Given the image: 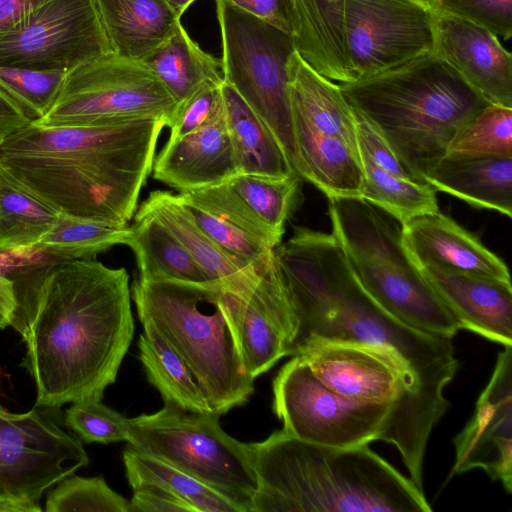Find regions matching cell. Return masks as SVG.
<instances>
[{
	"instance_id": "1",
	"label": "cell",
	"mask_w": 512,
	"mask_h": 512,
	"mask_svg": "<svg viewBox=\"0 0 512 512\" xmlns=\"http://www.w3.org/2000/svg\"><path fill=\"white\" fill-rule=\"evenodd\" d=\"M32 321L21 366L36 405L102 400L134 335L129 275L90 259L54 261L31 271Z\"/></svg>"
},
{
	"instance_id": "2",
	"label": "cell",
	"mask_w": 512,
	"mask_h": 512,
	"mask_svg": "<svg viewBox=\"0 0 512 512\" xmlns=\"http://www.w3.org/2000/svg\"><path fill=\"white\" fill-rule=\"evenodd\" d=\"M296 335L288 356L307 341H346L380 348L408 374L424 404L439 418L445 387L459 364L451 338L412 328L389 314L362 287L332 234L297 227L275 250Z\"/></svg>"
},
{
	"instance_id": "3",
	"label": "cell",
	"mask_w": 512,
	"mask_h": 512,
	"mask_svg": "<svg viewBox=\"0 0 512 512\" xmlns=\"http://www.w3.org/2000/svg\"><path fill=\"white\" fill-rule=\"evenodd\" d=\"M165 126L157 118L67 127L30 122L0 140V165L61 212L127 225Z\"/></svg>"
},
{
	"instance_id": "4",
	"label": "cell",
	"mask_w": 512,
	"mask_h": 512,
	"mask_svg": "<svg viewBox=\"0 0 512 512\" xmlns=\"http://www.w3.org/2000/svg\"><path fill=\"white\" fill-rule=\"evenodd\" d=\"M250 512H430L410 478L369 448L307 442L283 430L249 443Z\"/></svg>"
},
{
	"instance_id": "5",
	"label": "cell",
	"mask_w": 512,
	"mask_h": 512,
	"mask_svg": "<svg viewBox=\"0 0 512 512\" xmlns=\"http://www.w3.org/2000/svg\"><path fill=\"white\" fill-rule=\"evenodd\" d=\"M339 86L349 105L423 180L455 135L490 105L433 52Z\"/></svg>"
},
{
	"instance_id": "6",
	"label": "cell",
	"mask_w": 512,
	"mask_h": 512,
	"mask_svg": "<svg viewBox=\"0 0 512 512\" xmlns=\"http://www.w3.org/2000/svg\"><path fill=\"white\" fill-rule=\"evenodd\" d=\"M222 290L216 281L139 278L131 287L142 325L152 327L183 360L220 416L244 405L254 392L223 312Z\"/></svg>"
},
{
	"instance_id": "7",
	"label": "cell",
	"mask_w": 512,
	"mask_h": 512,
	"mask_svg": "<svg viewBox=\"0 0 512 512\" xmlns=\"http://www.w3.org/2000/svg\"><path fill=\"white\" fill-rule=\"evenodd\" d=\"M332 235L365 291L400 322L452 338L461 329L402 243L401 224L362 198H329Z\"/></svg>"
},
{
	"instance_id": "8",
	"label": "cell",
	"mask_w": 512,
	"mask_h": 512,
	"mask_svg": "<svg viewBox=\"0 0 512 512\" xmlns=\"http://www.w3.org/2000/svg\"><path fill=\"white\" fill-rule=\"evenodd\" d=\"M219 418L164 405L155 413L128 418V446L189 474L250 512L257 478L249 443L228 435Z\"/></svg>"
},
{
	"instance_id": "9",
	"label": "cell",
	"mask_w": 512,
	"mask_h": 512,
	"mask_svg": "<svg viewBox=\"0 0 512 512\" xmlns=\"http://www.w3.org/2000/svg\"><path fill=\"white\" fill-rule=\"evenodd\" d=\"M221 30L223 81L265 122L294 171L303 178L295 141L288 87V61L294 40L282 30L227 0H215Z\"/></svg>"
},
{
	"instance_id": "10",
	"label": "cell",
	"mask_w": 512,
	"mask_h": 512,
	"mask_svg": "<svg viewBox=\"0 0 512 512\" xmlns=\"http://www.w3.org/2000/svg\"><path fill=\"white\" fill-rule=\"evenodd\" d=\"M177 106L144 62L110 52L68 70L53 103L34 123L67 127L157 118L169 126Z\"/></svg>"
},
{
	"instance_id": "11",
	"label": "cell",
	"mask_w": 512,
	"mask_h": 512,
	"mask_svg": "<svg viewBox=\"0 0 512 512\" xmlns=\"http://www.w3.org/2000/svg\"><path fill=\"white\" fill-rule=\"evenodd\" d=\"M89 461L59 408L15 414L0 404V512L42 511L43 494Z\"/></svg>"
},
{
	"instance_id": "12",
	"label": "cell",
	"mask_w": 512,
	"mask_h": 512,
	"mask_svg": "<svg viewBox=\"0 0 512 512\" xmlns=\"http://www.w3.org/2000/svg\"><path fill=\"white\" fill-rule=\"evenodd\" d=\"M272 390L282 430L296 438L334 447L392 444L390 406L358 403L331 391L298 356L281 367Z\"/></svg>"
},
{
	"instance_id": "13",
	"label": "cell",
	"mask_w": 512,
	"mask_h": 512,
	"mask_svg": "<svg viewBox=\"0 0 512 512\" xmlns=\"http://www.w3.org/2000/svg\"><path fill=\"white\" fill-rule=\"evenodd\" d=\"M110 52L97 0H45L0 40V65L67 72Z\"/></svg>"
},
{
	"instance_id": "14",
	"label": "cell",
	"mask_w": 512,
	"mask_h": 512,
	"mask_svg": "<svg viewBox=\"0 0 512 512\" xmlns=\"http://www.w3.org/2000/svg\"><path fill=\"white\" fill-rule=\"evenodd\" d=\"M344 33L354 80L434 49V14L418 0H344Z\"/></svg>"
},
{
	"instance_id": "15",
	"label": "cell",
	"mask_w": 512,
	"mask_h": 512,
	"mask_svg": "<svg viewBox=\"0 0 512 512\" xmlns=\"http://www.w3.org/2000/svg\"><path fill=\"white\" fill-rule=\"evenodd\" d=\"M452 474L481 468L512 492V346H504L471 419L454 438Z\"/></svg>"
},
{
	"instance_id": "16",
	"label": "cell",
	"mask_w": 512,
	"mask_h": 512,
	"mask_svg": "<svg viewBox=\"0 0 512 512\" xmlns=\"http://www.w3.org/2000/svg\"><path fill=\"white\" fill-rule=\"evenodd\" d=\"M433 14V53L490 104L512 108V55L498 37L472 22Z\"/></svg>"
},
{
	"instance_id": "17",
	"label": "cell",
	"mask_w": 512,
	"mask_h": 512,
	"mask_svg": "<svg viewBox=\"0 0 512 512\" xmlns=\"http://www.w3.org/2000/svg\"><path fill=\"white\" fill-rule=\"evenodd\" d=\"M178 195L200 227L245 267L258 270L281 242L227 182Z\"/></svg>"
},
{
	"instance_id": "18",
	"label": "cell",
	"mask_w": 512,
	"mask_h": 512,
	"mask_svg": "<svg viewBox=\"0 0 512 512\" xmlns=\"http://www.w3.org/2000/svg\"><path fill=\"white\" fill-rule=\"evenodd\" d=\"M401 231L403 246L418 268L434 267L511 282L505 262L440 211L413 218L401 225Z\"/></svg>"
},
{
	"instance_id": "19",
	"label": "cell",
	"mask_w": 512,
	"mask_h": 512,
	"mask_svg": "<svg viewBox=\"0 0 512 512\" xmlns=\"http://www.w3.org/2000/svg\"><path fill=\"white\" fill-rule=\"evenodd\" d=\"M419 269L462 329L512 346L511 282L434 267Z\"/></svg>"
},
{
	"instance_id": "20",
	"label": "cell",
	"mask_w": 512,
	"mask_h": 512,
	"mask_svg": "<svg viewBox=\"0 0 512 512\" xmlns=\"http://www.w3.org/2000/svg\"><path fill=\"white\" fill-rule=\"evenodd\" d=\"M153 178L181 191L227 182L237 168L224 113L207 125L167 140L154 158Z\"/></svg>"
},
{
	"instance_id": "21",
	"label": "cell",
	"mask_w": 512,
	"mask_h": 512,
	"mask_svg": "<svg viewBox=\"0 0 512 512\" xmlns=\"http://www.w3.org/2000/svg\"><path fill=\"white\" fill-rule=\"evenodd\" d=\"M423 178L435 191L512 215V156L447 152Z\"/></svg>"
},
{
	"instance_id": "22",
	"label": "cell",
	"mask_w": 512,
	"mask_h": 512,
	"mask_svg": "<svg viewBox=\"0 0 512 512\" xmlns=\"http://www.w3.org/2000/svg\"><path fill=\"white\" fill-rule=\"evenodd\" d=\"M141 208L153 214L182 243L208 277L224 290L246 295L255 285L258 270L243 266L226 253L196 222L178 194L155 190Z\"/></svg>"
},
{
	"instance_id": "23",
	"label": "cell",
	"mask_w": 512,
	"mask_h": 512,
	"mask_svg": "<svg viewBox=\"0 0 512 512\" xmlns=\"http://www.w3.org/2000/svg\"><path fill=\"white\" fill-rule=\"evenodd\" d=\"M292 119L303 179L328 198H361L364 173L359 150L315 132L295 115Z\"/></svg>"
},
{
	"instance_id": "24",
	"label": "cell",
	"mask_w": 512,
	"mask_h": 512,
	"mask_svg": "<svg viewBox=\"0 0 512 512\" xmlns=\"http://www.w3.org/2000/svg\"><path fill=\"white\" fill-rule=\"evenodd\" d=\"M115 54L144 61L180 21L164 0H97Z\"/></svg>"
},
{
	"instance_id": "25",
	"label": "cell",
	"mask_w": 512,
	"mask_h": 512,
	"mask_svg": "<svg viewBox=\"0 0 512 512\" xmlns=\"http://www.w3.org/2000/svg\"><path fill=\"white\" fill-rule=\"evenodd\" d=\"M296 10V52L324 77L339 83L353 81L346 53L344 0H296Z\"/></svg>"
},
{
	"instance_id": "26",
	"label": "cell",
	"mask_w": 512,
	"mask_h": 512,
	"mask_svg": "<svg viewBox=\"0 0 512 512\" xmlns=\"http://www.w3.org/2000/svg\"><path fill=\"white\" fill-rule=\"evenodd\" d=\"M225 120L238 174H297L265 122L228 83L222 82Z\"/></svg>"
},
{
	"instance_id": "27",
	"label": "cell",
	"mask_w": 512,
	"mask_h": 512,
	"mask_svg": "<svg viewBox=\"0 0 512 512\" xmlns=\"http://www.w3.org/2000/svg\"><path fill=\"white\" fill-rule=\"evenodd\" d=\"M128 246L134 251L139 279L211 282L177 237L153 214L139 208Z\"/></svg>"
},
{
	"instance_id": "28",
	"label": "cell",
	"mask_w": 512,
	"mask_h": 512,
	"mask_svg": "<svg viewBox=\"0 0 512 512\" xmlns=\"http://www.w3.org/2000/svg\"><path fill=\"white\" fill-rule=\"evenodd\" d=\"M221 305L245 372L253 379L288 356L287 339L276 321L246 298L222 290Z\"/></svg>"
},
{
	"instance_id": "29",
	"label": "cell",
	"mask_w": 512,
	"mask_h": 512,
	"mask_svg": "<svg viewBox=\"0 0 512 512\" xmlns=\"http://www.w3.org/2000/svg\"><path fill=\"white\" fill-rule=\"evenodd\" d=\"M61 211L0 165V251L31 250Z\"/></svg>"
},
{
	"instance_id": "30",
	"label": "cell",
	"mask_w": 512,
	"mask_h": 512,
	"mask_svg": "<svg viewBox=\"0 0 512 512\" xmlns=\"http://www.w3.org/2000/svg\"><path fill=\"white\" fill-rule=\"evenodd\" d=\"M177 104L207 82L222 83L221 61L203 51L179 21L169 37L144 61Z\"/></svg>"
},
{
	"instance_id": "31",
	"label": "cell",
	"mask_w": 512,
	"mask_h": 512,
	"mask_svg": "<svg viewBox=\"0 0 512 512\" xmlns=\"http://www.w3.org/2000/svg\"><path fill=\"white\" fill-rule=\"evenodd\" d=\"M142 326L139 358L148 381L157 388L165 405L193 413H214L183 360L152 327Z\"/></svg>"
},
{
	"instance_id": "32",
	"label": "cell",
	"mask_w": 512,
	"mask_h": 512,
	"mask_svg": "<svg viewBox=\"0 0 512 512\" xmlns=\"http://www.w3.org/2000/svg\"><path fill=\"white\" fill-rule=\"evenodd\" d=\"M123 462L131 488L158 487L185 500L197 512H245L228 496L154 456L127 446Z\"/></svg>"
},
{
	"instance_id": "33",
	"label": "cell",
	"mask_w": 512,
	"mask_h": 512,
	"mask_svg": "<svg viewBox=\"0 0 512 512\" xmlns=\"http://www.w3.org/2000/svg\"><path fill=\"white\" fill-rule=\"evenodd\" d=\"M131 227L61 212L53 227L31 249L55 261L90 259L118 244L127 245Z\"/></svg>"
},
{
	"instance_id": "34",
	"label": "cell",
	"mask_w": 512,
	"mask_h": 512,
	"mask_svg": "<svg viewBox=\"0 0 512 512\" xmlns=\"http://www.w3.org/2000/svg\"><path fill=\"white\" fill-rule=\"evenodd\" d=\"M360 157L364 173L362 199L401 225L415 217L439 211L436 191L429 184L402 178L376 166L368 158Z\"/></svg>"
},
{
	"instance_id": "35",
	"label": "cell",
	"mask_w": 512,
	"mask_h": 512,
	"mask_svg": "<svg viewBox=\"0 0 512 512\" xmlns=\"http://www.w3.org/2000/svg\"><path fill=\"white\" fill-rule=\"evenodd\" d=\"M246 206L280 239L294 210L300 187L297 174L272 177L237 174L227 181Z\"/></svg>"
},
{
	"instance_id": "36",
	"label": "cell",
	"mask_w": 512,
	"mask_h": 512,
	"mask_svg": "<svg viewBox=\"0 0 512 512\" xmlns=\"http://www.w3.org/2000/svg\"><path fill=\"white\" fill-rule=\"evenodd\" d=\"M46 512H129V501L112 490L102 476H66L50 489Z\"/></svg>"
},
{
	"instance_id": "37",
	"label": "cell",
	"mask_w": 512,
	"mask_h": 512,
	"mask_svg": "<svg viewBox=\"0 0 512 512\" xmlns=\"http://www.w3.org/2000/svg\"><path fill=\"white\" fill-rule=\"evenodd\" d=\"M448 152L512 156V108L488 105L455 135Z\"/></svg>"
},
{
	"instance_id": "38",
	"label": "cell",
	"mask_w": 512,
	"mask_h": 512,
	"mask_svg": "<svg viewBox=\"0 0 512 512\" xmlns=\"http://www.w3.org/2000/svg\"><path fill=\"white\" fill-rule=\"evenodd\" d=\"M65 73L0 65V86L17 101L30 122H34L53 103Z\"/></svg>"
},
{
	"instance_id": "39",
	"label": "cell",
	"mask_w": 512,
	"mask_h": 512,
	"mask_svg": "<svg viewBox=\"0 0 512 512\" xmlns=\"http://www.w3.org/2000/svg\"><path fill=\"white\" fill-rule=\"evenodd\" d=\"M65 426L82 443L128 441V418L109 408L101 400L74 402L63 414Z\"/></svg>"
},
{
	"instance_id": "40",
	"label": "cell",
	"mask_w": 512,
	"mask_h": 512,
	"mask_svg": "<svg viewBox=\"0 0 512 512\" xmlns=\"http://www.w3.org/2000/svg\"><path fill=\"white\" fill-rule=\"evenodd\" d=\"M435 13L457 17L479 25L497 37H512V0H427Z\"/></svg>"
},
{
	"instance_id": "41",
	"label": "cell",
	"mask_w": 512,
	"mask_h": 512,
	"mask_svg": "<svg viewBox=\"0 0 512 512\" xmlns=\"http://www.w3.org/2000/svg\"><path fill=\"white\" fill-rule=\"evenodd\" d=\"M224 113L222 83L207 82L185 101L178 104L169 124L168 140L183 137Z\"/></svg>"
},
{
	"instance_id": "42",
	"label": "cell",
	"mask_w": 512,
	"mask_h": 512,
	"mask_svg": "<svg viewBox=\"0 0 512 512\" xmlns=\"http://www.w3.org/2000/svg\"><path fill=\"white\" fill-rule=\"evenodd\" d=\"M354 113L360 156L368 158L376 166L402 178L426 183L397 156L389 142L373 124L355 110Z\"/></svg>"
},
{
	"instance_id": "43",
	"label": "cell",
	"mask_w": 512,
	"mask_h": 512,
	"mask_svg": "<svg viewBox=\"0 0 512 512\" xmlns=\"http://www.w3.org/2000/svg\"><path fill=\"white\" fill-rule=\"evenodd\" d=\"M240 10L282 30L293 40L299 30L296 0H227Z\"/></svg>"
},
{
	"instance_id": "44",
	"label": "cell",
	"mask_w": 512,
	"mask_h": 512,
	"mask_svg": "<svg viewBox=\"0 0 512 512\" xmlns=\"http://www.w3.org/2000/svg\"><path fill=\"white\" fill-rule=\"evenodd\" d=\"M129 512H197L185 500L151 485H138L132 488Z\"/></svg>"
},
{
	"instance_id": "45",
	"label": "cell",
	"mask_w": 512,
	"mask_h": 512,
	"mask_svg": "<svg viewBox=\"0 0 512 512\" xmlns=\"http://www.w3.org/2000/svg\"><path fill=\"white\" fill-rule=\"evenodd\" d=\"M45 0H0V40Z\"/></svg>"
},
{
	"instance_id": "46",
	"label": "cell",
	"mask_w": 512,
	"mask_h": 512,
	"mask_svg": "<svg viewBox=\"0 0 512 512\" xmlns=\"http://www.w3.org/2000/svg\"><path fill=\"white\" fill-rule=\"evenodd\" d=\"M29 123L21 106L0 86V138Z\"/></svg>"
},
{
	"instance_id": "47",
	"label": "cell",
	"mask_w": 512,
	"mask_h": 512,
	"mask_svg": "<svg viewBox=\"0 0 512 512\" xmlns=\"http://www.w3.org/2000/svg\"><path fill=\"white\" fill-rule=\"evenodd\" d=\"M17 309V297L14 281L0 272V328L11 326Z\"/></svg>"
},
{
	"instance_id": "48",
	"label": "cell",
	"mask_w": 512,
	"mask_h": 512,
	"mask_svg": "<svg viewBox=\"0 0 512 512\" xmlns=\"http://www.w3.org/2000/svg\"><path fill=\"white\" fill-rule=\"evenodd\" d=\"M178 15L182 16L184 11L195 1V0H164Z\"/></svg>"
},
{
	"instance_id": "49",
	"label": "cell",
	"mask_w": 512,
	"mask_h": 512,
	"mask_svg": "<svg viewBox=\"0 0 512 512\" xmlns=\"http://www.w3.org/2000/svg\"><path fill=\"white\" fill-rule=\"evenodd\" d=\"M418 1H421V2H425V3H426V1H427V0H418Z\"/></svg>"
},
{
	"instance_id": "50",
	"label": "cell",
	"mask_w": 512,
	"mask_h": 512,
	"mask_svg": "<svg viewBox=\"0 0 512 512\" xmlns=\"http://www.w3.org/2000/svg\"><path fill=\"white\" fill-rule=\"evenodd\" d=\"M0 140H1V138H0Z\"/></svg>"
}]
</instances>
